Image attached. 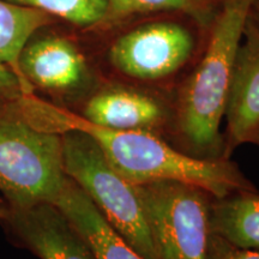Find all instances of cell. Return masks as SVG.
<instances>
[{"label":"cell","instance_id":"ac0fdd59","mask_svg":"<svg viewBox=\"0 0 259 259\" xmlns=\"http://www.w3.org/2000/svg\"><path fill=\"white\" fill-rule=\"evenodd\" d=\"M248 17L254 22L255 25L259 28V0H252V4L248 12Z\"/></svg>","mask_w":259,"mask_h":259},{"label":"cell","instance_id":"e0dca14e","mask_svg":"<svg viewBox=\"0 0 259 259\" xmlns=\"http://www.w3.org/2000/svg\"><path fill=\"white\" fill-rule=\"evenodd\" d=\"M0 94L10 100L23 94L18 77L2 61H0Z\"/></svg>","mask_w":259,"mask_h":259},{"label":"cell","instance_id":"2e32d148","mask_svg":"<svg viewBox=\"0 0 259 259\" xmlns=\"http://www.w3.org/2000/svg\"><path fill=\"white\" fill-rule=\"evenodd\" d=\"M208 259H259V250H247L229 244L225 239L210 235Z\"/></svg>","mask_w":259,"mask_h":259},{"label":"cell","instance_id":"3957f363","mask_svg":"<svg viewBox=\"0 0 259 259\" xmlns=\"http://www.w3.org/2000/svg\"><path fill=\"white\" fill-rule=\"evenodd\" d=\"M210 25L181 11L126 19L93 34L101 38L97 64L106 79L173 95L202 56Z\"/></svg>","mask_w":259,"mask_h":259},{"label":"cell","instance_id":"52a82bcc","mask_svg":"<svg viewBox=\"0 0 259 259\" xmlns=\"http://www.w3.org/2000/svg\"><path fill=\"white\" fill-rule=\"evenodd\" d=\"M37 32L19 56L22 77L32 90L40 89L58 102L78 105L105 79L99 64L71 35Z\"/></svg>","mask_w":259,"mask_h":259},{"label":"cell","instance_id":"ba28073f","mask_svg":"<svg viewBox=\"0 0 259 259\" xmlns=\"http://www.w3.org/2000/svg\"><path fill=\"white\" fill-rule=\"evenodd\" d=\"M71 111L90 124L119 131L154 134L168 142L173 95L135 84L103 79Z\"/></svg>","mask_w":259,"mask_h":259},{"label":"cell","instance_id":"5b68a950","mask_svg":"<svg viewBox=\"0 0 259 259\" xmlns=\"http://www.w3.org/2000/svg\"><path fill=\"white\" fill-rule=\"evenodd\" d=\"M67 179L60 134L0 114V192L10 208L56 202Z\"/></svg>","mask_w":259,"mask_h":259},{"label":"cell","instance_id":"8992f818","mask_svg":"<svg viewBox=\"0 0 259 259\" xmlns=\"http://www.w3.org/2000/svg\"><path fill=\"white\" fill-rule=\"evenodd\" d=\"M135 186L158 259H208L211 193L174 180Z\"/></svg>","mask_w":259,"mask_h":259},{"label":"cell","instance_id":"9a60e30c","mask_svg":"<svg viewBox=\"0 0 259 259\" xmlns=\"http://www.w3.org/2000/svg\"><path fill=\"white\" fill-rule=\"evenodd\" d=\"M46 12L84 32L95 29L106 15L108 0H6Z\"/></svg>","mask_w":259,"mask_h":259},{"label":"cell","instance_id":"8fae6325","mask_svg":"<svg viewBox=\"0 0 259 259\" xmlns=\"http://www.w3.org/2000/svg\"><path fill=\"white\" fill-rule=\"evenodd\" d=\"M53 204L82 235L97 259H144L112 228L89 197L69 177Z\"/></svg>","mask_w":259,"mask_h":259},{"label":"cell","instance_id":"5bb4252c","mask_svg":"<svg viewBox=\"0 0 259 259\" xmlns=\"http://www.w3.org/2000/svg\"><path fill=\"white\" fill-rule=\"evenodd\" d=\"M221 3L216 0H108L105 17L89 34L107 31L126 19L164 11L185 12L210 25Z\"/></svg>","mask_w":259,"mask_h":259},{"label":"cell","instance_id":"ffe728a7","mask_svg":"<svg viewBox=\"0 0 259 259\" xmlns=\"http://www.w3.org/2000/svg\"><path fill=\"white\" fill-rule=\"evenodd\" d=\"M253 143H254V144H257V145H259V136H258V137H255V139L253 141Z\"/></svg>","mask_w":259,"mask_h":259},{"label":"cell","instance_id":"4fadbf2b","mask_svg":"<svg viewBox=\"0 0 259 259\" xmlns=\"http://www.w3.org/2000/svg\"><path fill=\"white\" fill-rule=\"evenodd\" d=\"M58 22L59 19L40 10L0 0V61L18 77L25 95L34 94V90L19 70L22 50L37 31Z\"/></svg>","mask_w":259,"mask_h":259},{"label":"cell","instance_id":"9c48e42d","mask_svg":"<svg viewBox=\"0 0 259 259\" xmlns=\"http://www.w3.org/2000/svg\"><path fill=\"white\" fill-rule=\"evenodd\" d=\"M225 118L226 157L235 148L252 143L259 130V28L250 17L233 64Z\"/></svg>","mask_w":259,"mask_h":259},{"label":"cell","instance_id":"7402d4cb","mask_svg":"<svg viewBox=\"0 0 259 259\" xmlns=\"http://www.w3.org/2000/svg\"><path fill=\"white\" fill-rule=\"evenodd\" d=\"M216 2H219V3H221V2H222V0H216Z\"/></svg>","mask_w":259,"mask_h":259},{"label":"cell","instance_id":"d6986e66","mask_svg":"<svg viewBox=\"0 0 259 259\" xmlns=\"http://www.w3.org/2000/svg\"><path fill=\"white\" fill-rule=\"evenodd\" d=\"M4 215H5V210L0 208V219H4Z\"/></svg>","mask_w":259,"mask_h":259},{"label":"cell","instance_id":"7c38bea8","mask_svg":"<svg viewBox=\"0 0 259 259\" xmlns=\"http://www.w3.org/2000/svg\"><path fill=\"white\" fill-rule=\"evenodd\" d=\"M212 234L229 244L259 250V193L255 190L236 191L210 202Z\"/></svg>","mask_w":259,"mask_h":259},{"label":"cell","instance_id":"277c9868","mask_svg":"<svg viewBox=\"0 0 259 259\" xmlns=\"http://www.w3.org/2000/svg\"><path fill=\"white\" fill-rule=\"evenodd\" d=\"M60 135L66 176L142 257L158 259L136 186L112 166L88 134L67 130Z\"/></svg>","mask_w":259,"mask_h":259},{"label":"cell","instance_id":"30bf717a","mask_svg":"<svg viewBox=\"0 0 259 259\" xmlns=\"http://www.w3.org/2000/svg\"><path fill=\"white\" fill-rule=\"evenodd\" d=\"M10 231L38 259H97L82 235L54 204L5 210Z\"/></svg>","mask_w":259,"mask_h":259},{"label":"cell","instance_id":"6da1fadb","mask_svg":"<svg viewBox=\"0 0 259 259\" xmlns=\"http://www.w3.org/2000/svg\"><path fill=\"white\" fill-rule=\"evenodd\" d=\"M8 107L10 112L40 130L56 134L78 130L88 134L112 166L134 185L157 180L181 181L202 187L213 197L255 190L231 158L202 160L189 156L154 134L100 127L71 109L38 99L34 94H22L10 100Z\"/></svg>","mask_w":259,"mask_h":259},{"label":"cell","instance_id":"7a4b0ae2","mask_svg":"<svg viewBox=\"0 0 259 259\" xmlns=\"http://www.w3.org/2000/svg\"><path fill=\"white\" fill-rule=\"evenodd\" d=\"M251 4L252 0H222L202 56L173 93V124L168 142L189 156L228 160L221 122Z\"/></svg>","mask_w":259,"mask_h":259},{"label":"cell","instance_id":"44dd1931","mask_svg":"<svg viewBox=\"0 0 259 259\" xmlns=\"http://www.w3.org/2000/svg\"><path fill=\"white\" fill-rule=\"evenodd\" d=\"M258 136H259V130H258V132H257V135H255V137H258ZM255 137H254V139H255ZM254 139H253V141H254ZM252 143H253V142H252Z\"/></svg>","mask_w":259,"mask_h":259}]
</instances>
